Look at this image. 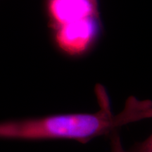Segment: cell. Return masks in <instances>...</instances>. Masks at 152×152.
I'll use <instances>...</instances> for the list:
<instances>
[{"mask_svg":"<svg viewBox=\"0 0 152 152\" xmlns=\"http://www.w3.org/2000/svg\"><path fill=\"white\" fill-rule=\"evenodd\" d=\"M99 110L94 113H63L0 123V139L36 141L71 140L86 144L93 139L109 137L125 125L152 118V101L130 96L122 111L112 113L103 87L96 89Z\"/></svg>","mask_w":152,"mask_h":152,"instance_id":"6da1fadb","label":"cell"},{"mask_svg":"<svg viewBox=\"0 0 152 152\" xmlns=\"http://www.w3.org/2000/svg\"><path fill=\"white\" fill-rule=\"evenodd\" d=\"M97 18L88 17L56 27V41L58 47L70 56L85 54L97 37Z\"/></svg>","mask_w":152,"mask_h":152,"instance_id":"7a4b0ae2","label":"cell"},{"mask_svg":"<svg viewBox=\"0 0 152 152\" xmlns=\"http://www.w3.org/2000/svg\"><path fill=\"white\" fill-rule=\"evenodd\" d=\"M49 13L55 27L88 17L99 16L90 0H49Z\"/></svg>","mask_w":152,"mask_h":152,"instance_id":"3957f363","label":"cell"},{"mask_svg":"<svg viewBox=\"0 0 152 152\" xmlns=\"http://www.w3.org/2000/svg\"><path fill=\"white\" fill-rule=\"evenodd\" d=\"M127 152H152V134L144 141L134 143Z\"/></svg>","mask_w":152,"mask_h":152,"instance_id":"277c9868","label":"cell"},{"mask_svg":"<svg viewBox=\"0 0 152 152\" xmlns=\"http://www.w3.org/2000/svg\"><path fill=\"white\" fill-rule=\"evenodd\" d=\"M111 144V152H127L123 147L119 130H115L109 136Z\"/></svg>","mask_w":152,"mask_h":152,"instance_id":"5b68a950","label":"cell"},{"mask_svg":"<svg viewBox=\"0 0 152 152\" xmlns=\"http://www.w3.org/2000/svg\"><path fill=\"white\" fill-rule=\"evenodd\" d=\"M91 2H92L94 5L97 6L98 7V0H90Z\"/></svg>","mask_w":152,"mask_h":152,"instance_id":"8992f818","label":"cell"}]
</instances>
